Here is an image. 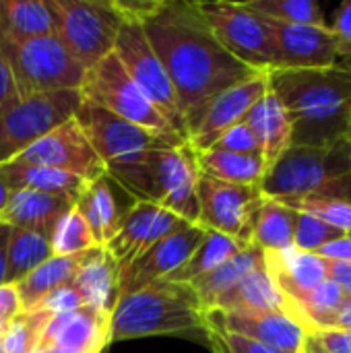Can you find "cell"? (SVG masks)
<instances>
[{
	"label": "cell",
	"mask_w": 351,
	"mask_h": 353,
	"mask_svg": "<svg viewBox=\"0 0 351 353\" xmlns=\"http://www.w3.org/2000/svg\"><path fill=\"white\" fill-rule=\"evenodd\" d=\"M298 213H310L319 219H323L325 223L341 230L343 234H348L351 230V205L345 203H337L331 199H321V196H302V199H285V201H277Z\"/></svg>",
	"instance_id": "cell-38"
},
{
	"label": "cell",
	"mask_w": 351,
	"mask_h": 353,
	"mask_svg": "<svg viewBox=\"0 0 351 353\" xmlns=\"http://www.w3.org/2000/svg\"><path fill=\"white\" fill-rule=\"evenodd\" d=\"M331 31L337 37V64L335 66L351 70V2L339 6Z\"/></svg>",
	"instance_id": "cell-43"
},
{
	"label": "cell",
	"mask_w": 351,
	"mask_h": 353,
	"mask_svg": "<svg viewBox=\"0 0 351 353\" xmlns=\"http://www.w3.org/2000/svg\"><path fill=\"white\" fill-rule=\"evenodd\" d=\"M0 52L8 62L21 97L62 89L81 91L87 70L54 35L23 41H0Z\"/></svg>",
	"instance_id": "cell-6"
},
{
	"label": "cell",
	"mask_w": 351,
	"mask_h": 353,
	"mask_svg": "<svg viewBox=\"0 0 351 353\" xmlns=\"http://www.w3.org/2000/svg\"><path fill=\"white\" fill-rule=\"evenodd\" d=\"M205 337H207L209 347H211L213 353H296L283 352V350H277V347H269V345L257 343L252 339L228 333V331H223L219 327H213V325L205 327Z\"/></svg>",
	"instance_id": "cell-40"
},
{
	"label": "cell",
	"mask_w": 351,
	"mask_h": 353,
	"mask_svg": "<svg viewBox=\"0 0 351 353\" xmlns=\"http://www.w3.org/2000/svg\"><path fill=\"white\" fill-rule=\"evenodd\" d=\"M261 267H265V252L259 246L250 244L244 250H240L236 256H232L230 261H225L223 265L213 269L211 273L192 281L190 285L194 288V292H197V296H199V300L207 312L215 306V302L223 294H228L246 275H250L252 271H257Z\"/></svg>",
	"instance_id": "cell-29"
},
{
	"label": "cell",
	"mask_w": 351,
	"mask_h": 353,
	"mask_svg": "<svg viewBox=\"0 0 351 353\" xmlns=\"http://www.w3.org/2000/svg\"><path fill=\"white\" fill-rule=\"evenodd\" d=\"M300 353H310V352H308V350H306V347L302 345V350H300Z\"/></svg>",
	"instance_id": "cell-55"
},
{
	"label": "cell",
	"mask_w": 351,
	"mask_h": 353,
	"mask_svg": "<svg viewBox=\"0 0 351 353\" xmlns=\"http://www.w3.org/2000/svg\"><path fill=\"white\" fill-rule=\"evenodd\" d=\"M153 203L172 211L188 223H199V163L188 143L163 147L151 155Z\"/></svg>",
	"instance_id": "cell-13"
},
{
	"label": "cell",
	"mask_w": 351,
	"mask_h": 353,
	"mask_svg": "<svg viewBox=\"0 0 351 353\" xmlns=\"http://www.w3.org/2000/svg\"><path fill=\"white\" fill-rule=\"evenodd\" d=\"M345 236H348V238H350V240H351V230H350V232H348V234H345Z\"/></svg>",
	"instance_id": "cell-56"
},
{
	"label": "cell",
	"mask_w": 351,
	"mask_h": 353,
	"mask_svg": "<svg viewBox=\"0 0 351 353\" xmlns=\"http://www.w3.org/2000/svg\"><path fill=\"white\" fill-rule=\"evenodd\" d=\"M141 25L172 81L188 134L219 93L261 74L217 41L197 2L157 0Z\"/></svg>",
	"instance_id": "cell-1"
},
{
	"label": "cell",
	"mask_w": 351,
	"mask_h": 353,
	"mask_svg": "<svg viewBox=\"0 0 351 353\" xmlns=\"http://www.w3.org/2000/svg\"><path fill=\"white\" fill-rule=\"evenodd\" d=\"M77 199L68 194H46L33 190L12 192L0 221L10 228L37 230L54 238V232L62 217L74 207Z\"/></svg>",
	"instance_id": "cell-22"
},
{
	"label": "cell",
	"mask_w": 351,
	"mask_h": 353,
	"mask_svg": "<svg viewBox=\"0 0 351 353\" xmlns=\"http://www.w3.org/2000/svg\"><path fill=\"white\" fill-rule=\"evenodd\" d=\"M114 54L122 62L124 70L132 79V83L141 89V93L155 105V110L166 118V122L172 126V130L188 143V128L186 120L180 110L178 95L172 87V81L157 58L155 50L151 48L141 21L137 19H124Z\"/></svg>",
	"instance_id": "cell-9"
},
{
	"label": "cell",
	"mask_w": 351,
	"mask_h": 353,
	"mask_svg": "<svg viewBox=\"0 0 351 353\" xmlns=\"http://www.w3.org/2000/svg\"><path fill=\"white\" fill-rule=\"evenodd\" d=\"M70 285L79 292L85 306L112 312L118 302V265L103 248H93Z\"/></svg>",
	"instance_id": "cell-26"
},
{
	"label": "cell",
	"mask_w": 351,
	"mask_h": 353,
	"mask_svg": "<svg viewBox=\"0 0 351 353\" xmlns=\"http://www.w3.org/2000/svg\"><path fill=\"white\" fill-rule=\"evenodd\" d=\"M298 213V211H296ZM345 234L323 219L310 215V213H298L296 215V230H294V248L300 252L317 254L325 244L343 238Z\"/></svg>",
	"instance_id": "cell-39"
},
{
	"label": "cell",
	"mask_w": 351,
	"mask_h": 353,
	"mask_svg": "<svg viewBox=\"0 0 351 353\" xmlns=\"http://www.w3.org/2000/svg\"><path fill=\"white\" fill-rule=\"evenodd\" d=\"M81 95H83V99L112 112L118 118H124V120L153 132L155 137H159L172 145L186 143L172 130V126L166 122V118L155 110V105L132 83V79L128 77V72L124 70L122 62L118 60V56L114 52L85 72V79L81 85Z\"/></svg>",
	"instance_id": "cell-7"
},
{
	"label": "cell",
	"mask_w": 351,
	"mask_h": 353,
	"mask_svg": "<svg viewBox=\"0 0 351 353\" xmlns=\"http://www.w3.org/2000/svg\"><path fill=\"white\" fill-rule=\"evenodd\" d=\"M8 323H10V321L0 319V335H4V331H6V327H8Z\"/></svg>",
	"instance_id": "cell-52"
},
{
	"label": "cell",
	"mask_w": 351,
	"mask_h": 353,
	"mask_svg": "<svg viewBox=\"0 0 351 353\" xmlns=\"http://www.w3.org/2000/svg\"><path fill=\"white\" fill-rule=\"evenodd\" d=\"M211 310L223 312H288V304L273 283L267 267L246 275L238 285L223 294ZM292 319V316H290Z\"/></svg>",
	"instance_id": "cell-25"
},
{
	"label": "cell",
	"mask_w": 351,
	"mask_h": 353,
	"mask_svg": "<svg viewBox=\"0 0 351 353\" xmlns=\"http://www.w3.org/2000/svg\"><path fill=\"white\" fill-rule=\"evenodd\" d=\"M304 347L310 353H351L350 329H319L306 333Z\"/></svg>",
	"instance_id": "cell-41"
},
{
	"label": "cell",
	"mask_w": 351,
	"mask_h": 353,
	"mask_svg": "<svg viewBox=\"0 0 351 353\" xmlns=\"http://www.w3.org/2000/svg\"><path fill=\"white\" fill-rule=\"evenodd\" d=\"M110 312L97 308H77L54 314L43 327L39 347H62L81 353H101L108 347Z\"/></svg>",
	"instance_id": "cell-20"
},
{
	"label": "cell",
	"mask_w": 351,
	"mask_h": 353,
	"mask_svg": "<svg viewBox=\"0 0 351 353\" xmlns=\"http://www.w3.org/2000/svg\"><path fill=\"white\" fill-rule=\"evenodd\" d=\"M0 180L12 190H33V192H46V194H68L79 199L85 190L87 182L64 174L58 170L21 163V161H8L0 165Z\"/></svg>",
	"instance_id": "cell-28"
},
{
	"label": "cell",
	"mask_w": 351,
	"mask_h": 353,
	"mask_svg": "<svg viewBox=\"0 0 351 353\" xmlns=\"http://www.w3.org/2000/svg\"><path fill=\"white\" fill-rule=\"evenodd\" d=\"M74 118L101 159L106 176L122 186L134 201L153 203L151 155L157 149L178 145H172L87 99L81 101Z\"/></svg>",
	"instance_id": "cell-3"
},
{
	"label": "cell",
	"mask_w": 351,
	"mask_h": 353,
	"mask_svg": "<svg viewBox=\"0 0 351 353\" xmlns=\"http://www.w3.org/2000/svg\"><path fill=\"white\" fill-rule=\"evenodd\" d=\"M21 300L17 294V285H2L0 288V319L12 321L17 314H21Z\"/></svg>",
	"instance_id": "cell-47"
},
{
	"label": "cell",
	"mask_w": 351,
	"mask_h": 353,
	"mask_svg": "<svg viewBox=\"0 0 351 353\" xmlns=\"http://www.w3.org/2000/svg\"><path fill=\"white\" fill-rule=\"evenodd\" d=\"M244 120L250 126V130L259 143L265 168L269 170L283 155V151L292 147L290 116H288L285 108L281 105V101L277 99V95L269 89L267 95L248 112V116Z\"/></svg>",
	"instance_id": "cell-23"
},
{
	"label": "cell",
	"mask_w": 351,
	"mask_h": 353,
	"mask_svg": "<svg viewBox=\"0 0 351 353\" xmlns=\"http://www.w3.org/2000/svg\"><path fill=\"white\" fill-rule=\"evenodd\" d=\"M120 190L122 186H118L110 176L103 174L97 180L87 182L85 190L74 203L99 248H103L118 234L126 213L130 211V207H122L118 199Z\"/></svg>",
	"instance_id": "cell-21"
},
{
	"label": "cell",
	"mask_w": 351,
	"mask_h": 353,
	"mask_svg": "<svg viewBox=\"0 0 351 353\" xmlns=\"http://www.w3.org/2000/svg\"><path fill=\"white\" fill-rule=\"evenodd\" d=\"M248 10L279 23L327 27L325 14L314 0H248L242 2Z\"/></svg>",
	"instance_id": "cell-35"
},
{
	"label": "cell",
	"mask_w": 351,
	"mask_h": 353,
	"mask_svg": "<svg viewBox=\"0 0 351 353\" xmlns=\"http://www.w3.org/2000/svg\"><path fill=\"white\" fill-rule=\"evenodd\" d=\"M83 95L79 89L46 91L21 97L0 116V165L17 159L56 126L74 118Z\"/></svg>",
	"instance_id": "cell-10"
},
{
	"label": "cell",
	"mask_w": 351,
	"mask_h": 353,
	"mask_svg": "<svg viewBox=\"0 0 351 353\" xmlns=\"http://www.w3.org/2000/svg\"><path fill=\"white\" fill-rule=\"evenodd\" d=\"M85 302L83 298L79 296V292L68 283L64 288H58L54 290L52 294H48L35 308L31 310H37V312H46V314H62V312H70V310H77V308H83Z\"/></svg>",
	"instance_id": "cell-44"
},
{
	"label": "cell",
	"mask_w": 351,
	"mask_h": 353,
	"mask_svg": "<svg viewBox=\"0 0 351 353\" xmlns=\"http://www.w3.org/2000/svg\"><path fill=\"white\" fill-rule=\"evenodd\" d=\"M12 228L0 221V288L6 285V267H8V242Z\"/></svg>",
	"instance_id": "cell-49"
},
{
	"label": "cell",
	"mask_w": 351,
	"mask_h": 353,
	"mask_svg": "<svg viewBox=\"0 0 351 353\" xmlns=\"http://www.w3.org/2000/svg\"><path fill=\"white\" fill-rule=\"evenodd\" d=\"M345 141H348V145H350V151H351V124H350V128H348V134H345Z\"/></svg>",
	"instance_id": "cell-53"
},
{
	"label": "cell",
	"mask_w": 351,
	"mask_h": 353,
	"mask_svg": "<svg viewBox=\"0 0 351 353\" xmlns=\"http://www.w3.org/2000/svg\"><path fill=\"white\" fill-rule=\"evenodd\" d=\"M333 329H350L351 331V302L339 312V316H337Z\"/></svg>",
	"instance_id": "cell-50"
},
{
	"label": "cell",
	"mask_w": 351,
	"mask_h": 353,
	"mask_svg": "<svg viewBox=\"0 0 351 353\" xmlns=\"http://www.w3.org/2000/svg\"><path fill=\"white\" fill-rule=\"evenodd\" d=\"M265 19V17H263ZM277 48L275 68H331L337 64V37L331 27L290 25L265 19ZM273 70V68H271Z\"/></svg>",
	"instance_id": "cell-18"
},
{
	"label": "cell",
	"mask_w": 351,
	"mask_h": 353,
	"mask_svg": "<svg viewBox=\"0 0 351 353\" xmlns=\"http://www.w3.org/2000/svg\"><path fill=\"white\" fill-rule=\"evenodd\" d=\"M327 273H329V279L343 290V294L351 302V263L327 261Z\"/></svg>",
	"instance_id": "cell-48"
},
{
	"label": "cell",
	"mask_w": 351,
	"mask_h": 353,
	"mask_svg": "<svg viewBox=\"0 0 351 353\" xmlns=\"http://www.w3.org/2000/svg\"><path fill=\"white\" fill-rule=\"evenodd\" d=\"M211 149H221V151H232V153H244V155H261L259 143L250 130V126L246 124V120L234 124L232 128H228L217 143Z\"/></svg>",
	"instance_id": "cell-42"
},
{
	"label": "cell",
	"mask_w": 351,
	"mask_h": 353,
	"mask_svg": "<svg viewBox=\"0 0 351 353\" xmlns=\"http://www.w3.org/2000/svg\"><path fill=\"white\" fill-rule=\"evenodd\" d=\"M184 225H188V221L172 211L149 201H137L126 213L118 234L103 246V250L114 259L118 269H122Z\"/></svg>",
	"instance_id": "cell-16"
},
{
	"label": "cell",
	"mask_w": 351,
	"mask_h": 353,
	"mask_svg": "<svg viewBox=\"0 0 351 353\" xmlns=\"http://www.w3.org/2000/svg\"><path fill=\"white\" fill-rule=\"evenodd\" d=\"M267 91H269L267 72H261V74L219 93L207 105L199 124L188 134L190 149L194 153H203V151L211 149L228 128H232L234 124L242 122L248 116V112L267 95Z\"/></svg>",
	"instance_id": "cell-17"
},
{
	"label": "cell",
	"mask_w": 351,
	"mask_h": 353,
	"mask_svg": "<svg viewBox=\"0 0 351 353\" xmlns=\"http://www.w3.org/2000/svg\"><path fill=\"white\" fill-rule=\"evenodd\" d=\"M265 267L283 298L296 292L312 290L329 279L325 259L310 252H300L294 246L281 252H265Z\"/></svg>",
	"instance_id": "cell-24"
},
{
	"label": "cell",
	"mask_w": 351,
	"mask_h": 353,
	"mask_svg": "<svg viewBox=\"0 0 351 353\" xmlns=\"http://www.w3.org/2000/svg\"><path fill=\"white\" fill-rule=\"evenodd\" d=\"M296 211L273 201L265 199L252 230V244L263 252H281L294 246V230H296Z\"/></svg>",
	"instance_id": "cell-34"
},
{
	"label": "cell",
	"mask_w": 351,
	"mask_h": 353,
	"mask_svg": "<svg viewBox=\"0 0 351 353\" xmlns=\"http://www.w3.org/2000/svg\"><path fill=\"white\" fill-rule=\"evenodd\" d=\"M54 35L48 0H0V41Z\"/></svg>",
	"instance_id": "cell-30"
},
{
	"label": "cell",
	"mask_w": 351,
	"mask_h": 353,
	"mask_svg": "<svg viewBox=\"0 0 351 353\" xmlns=\"http://www.w3.org/2000/svg\"><path fill=\"white\" fill-rule=\"evenodd\" d=\"M54 37L85 68L114 52L124 14L116 0H48Z\"/></svg>",
	"instance_id": "cell-5"
},
{
	"label": "cell",
	"mask_w": 351,
	"mask_h": 353,
	"mask_svg": "<svg viewBox=\"0 0 351 353\" xmlns=\"http://www.w3.org/2000/svg\"><path fill=\"white\" fill-rule=\"evenodd\" d=\"M10 196H12V190H10V188L0 180V215H2V211L6 209V205H8Z\"/></svg>",
	"instance_id": "cell-51"
},
{
	"label": "cell",
	"mask_w": 351,
	"mask_h": 353,
	"mask_svg": "<svg viewBox=\"0 0 351 353\" xmlns=\"http://www.w3.org/2000/svg\"><path fill=\"white\" fill-rule=\"evenodd\" d=\"M351 172V151L348 141L331 149L290 147L265 172L259 188L265 199L285 201L314 194L331 180Z\"/></svg>",
	"instance_id": "cell-8"
},
{
	"label": "cell",
	"mask_w": 351,
	"mask_h": 353,
	"mask_svg": "<svg viewBox=\"0 0 351 353\" xmlns=\"http://www.w3.org/2000/svg\"><path fill=\"white\" fill-rule=\"evenodd\" d=\"M205 234L207 230L201 223H188L153 244L126 267L118 269V300L172 275L194 252Z\"/></svg>",
	"instance_id": "cell-15"
},
{
	"label": "cell",
	"mask_w": 351,
	"mask_h": 353,
	"mask_svg": "<svg viewBox=\"0 0 351 353\" xmlns=\"http://www.w3.org/2000/svg\"><path fill=\"white\" fill-rule=\"evenodd\" d=\"M217 41L242 64L267 72L275 68L277 48L267 21L242 2H197Z\"/></svg>",
	"instance_id": "cell-11"
},
{
	"label": "cell",
	"mask_w": 351,
	"mask_h": 353,
	"mask_svg": "<svg viewBox=\"0 0 351 353\" xmlns=\"http://www.w3.org/2000/svg\"><path fill=\"white\" fill-rule=\"evenodd\" d=\"M50 319H52V314L37 312V310H27V312L17 314L8 323V327L2 335L4 352L35 353L39 339H41V333H43V327L48 325Z\"/></svg>",
	"instance_id": "cell-37"
},
{
	"label": "cell",
	"mask_w": 351,
	"mask_h": 353,
	"mask_svg": "<svg viewBox=\"0 0 351 353\" xmlns=\"http://www.w3.org/2000/svg\"><path fill=\"white\" fill-rule=\"evenodd\" d=\"M99 248L85 217L81 215V211L77 207H72L62 221L58 223L54 238H52V250L54 256H68V254H79V252H87Z\"/></svg>",
	"instance_id": "cell-36"
},
{
	"label": "cell",
	"mask_w": 351,
	"mask_h": 353,
	"mask_svg": "<svg viewBox=\"0 0 351 353\" xmlns=\"http://www.w3.org/2000/svg\"><path fill=\"white\" fill-rule=\"evenodd\" d=\"M269 89L292 122V145L331 149L345 141L351 124V70H267Z\"/></svg>",
	"instance_id": "cell-2"
},
{
	"label": "cell",
	"mask_w": 351,
	"mask_h": 353,
	"mask_svg": "<svg viewBox=\"0 0 351 353\" xmlns=\"http://www.w3.org/2000/svg\"><path fill=\"white\" fill-rule=\"evenodd\" d=\"M205 308L190 283L155 281L126 298L110 312L108 345L159 335H205Z\"/></svg>",
	"instance_id": "cell-4"
},
{
	"label": "cell",
	"mask_w": 351,
	"mask_h": 353,
	"mask_svg": "<svg viewBox=\"0 0 351 353\" xmlns=\"http://www.w3.org/2000/svg\"><path fill=\"white\" fill-rule=\"evenodd\" d=\"M0 353H6L4 352V341H2V335H0Z\"/></svg>",
	"instance_id": "cell-54"
},
{
	"label": "cell",
	"mask_w": 351,
	"mask_h": 353,
	"mask_svg": "<svg viewBox=\"0 0 351 353\" xmlns=\"http://www.w3.org/2000/svg\"><path fill=\"white\" fill-rule=\"evenodd\" d=\"M12 161L58 170L64 174H72L85 182H93L106 174L101 159L97 157L77 118H70L64 124L56 126Z\"/></svg>",
	"instance_id": "cell-14"
},
{
	"label": "cell",
	"mask_w": 351,
	"mask_h": 353,
	"mask_svg": "<svg viewBox=\"0 0 351 353\" xmlns=\"http://www.w3.org/2000/svg\"><path fill=\"white\" fill-rule=\"evenodd\" d=\"M205 323L228 333L252 339L257 343L283 352H300L304 345V329L285 312H223L207 310Z\"/></svg>",
	"instance_id": "cell-19"
},
{
	"label": "cell",
	"mask_w": 351,
	"mask_h": 353,
	"mask_svg": "<svg viewBox=\"0 0 351 353\" xmlns=\"http://www.w3.org/2000/svg\"><path fill=\"white\" fill-rule=\"evenodd\" d=\"M19 99H21V95H19V91H17L12 72H10L8 62L4 60V56H2V52H0V116H2L6 110H10Z\"/></svg>",
	"instance_id": "cell-45"
},
{
	"label": "cell",
	"mask_w": 351,
	"mask_h": 353,
	"mask_svg": "<svg viewBox=\"0 0 351 353\" xmlns=\"http://www.w3.org/2000/svg\"><path fill=\"white\" fill-rule=\"evenodd\" d=\"M246 246H242L240 242H236L219 232L207 230L205 238L194 248V252L166 279L178 281V283H192L199 277H203V275L211 273L213 269H217L219 265H223L225 261H230L232 256H236Z\"/></svg>",
	"instance_id": "cell-33"
},
{
	"label": "cell",
	"mask_w": 351,
	"mask_h": 353,
	"mask_svg": "<svg viewBox=\"0 0 351 353\" xmlns=\"http://www.w3.org/2000/svg\"><path fill=\"white\" fill-rule=\"evenodd\" d=\"M317 256L325 259V261H333V263H351V240L348 236L333 240L329 244H325Z\"/></svg>",
	"instance_id": "cell-46"
},
{
	"label": "cell",
	"mask_w": 351,
	"mask_h": 353,
	"mask_svg": "<svg viewBox=\"0 0 351 353\" xmlns=\"http://www.w3.org/2000/svg\"><path fill=\"white\" fill-rule=\"evenodd\" d=\"M197 163L203 176L244 186H259L267 172L261 155H244L221 149H207L197 153Z\"/></svg>",
	"instance_id": "cell-31"
},
{
	"label": "cell",
	"mask_w": 351,
	"mask_h": 353,
	"mask_svg": "<svg viewBox=\"0 0 351 353\" xmlns=\"http://www.w3.org/2000/svg\"><path fill=\"white\" fill-rule=\"evenodd\" d=\"M91 250L68 254V256H52L43 265H39L35 271H31L23 281L17 283V294L21 300V310L27 312L35 308L48 294H52L58 288H64L72 283L81 267L87 263Z\"/></svg>",
	"instance_id": "cell-27"
},
{
	"label": "cell",
	"mask_w": 351,
	"mask_h": 353,
	"mask_svg": "<svg viewBox=\"0 0 351 353\" xmlns=\"http://www.w3.org/2000/svg\"><path fill=\"white\" fill-rule=\"evenodd\" d=\"M199 223L205 230L219 232L242 246L252 244V230L257 213L265 201L259 186L230 184L199 176Z\"/></svg>",
	"instance_id": "cell-12"
},
{
	"label": "cell",
	"mask_w": 351,
	"mask_h": 353,
	"mask_svg": "<svg viewBox=\"0 0 351 353\" xmlns=\"http://www.w3.org/2000/svg\"><path fill=\"white\" fill-rule=\"evenodd\" d=\"M52 256H54L52 236L37 230L12 228L10 242H8L6 285H17Z\"/></svg>",
	"instance_id": "cell-32"
}]
</instances>
